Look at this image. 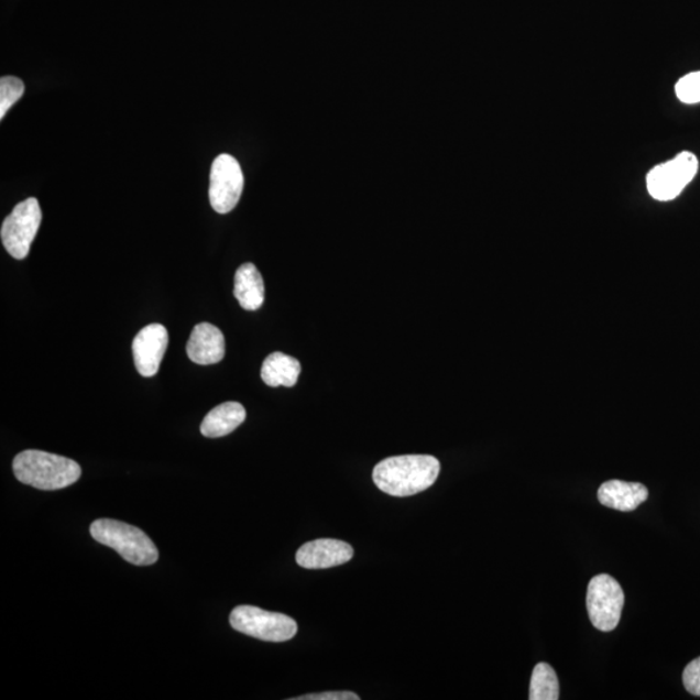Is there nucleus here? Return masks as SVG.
<instances>
[{"instance_id": "1", "label": "nucleus", "mask_w": 700, "mask_h": 700, "mask_svg": "<svg viewBox=\"0 0 700 700\" xmlns=\"http://www.w3.org/2000/svg\"><path fill=\"white\" fill-rule=\"evenodd\" d=\"M439 473V459L433 456H400L378 463L373 479L382 492L393 497H408L433 486Z\"/></svg>"}, {"instance_id": "2", "label": "nucleus", "mask_w": 700, "mask_h": 700, "mask_svg": "<svg viewBox=\"0 0 700 700\" xmlns=\"http://www.w3.org/2000/svg\"><path fill=\"white\" fill-rule=\"evenodd\" d=\"M13 473L20 483L36 490L58 491L77 483L83 470L70 458L47 451L25 450L14 457Z\"/></svg>"}, {"instance_id": "3", "label": "nucleus", "mask_w": 700, "mask_h": 700, "mask_svg": "<svg viewBox=\"0 0 700 700\" xmlns=\"http://www.w3.org/2000/svg\"><path fill=\"white\" fill-rule=\"evenodd\" d=\"M95 542L108 546L134 566H152L158 559V550L152 539L140 528L113 519H98L91 524Z\"/></svg>"}, {"instance_id": "4", "label": "nucleus", "mask_w": 700, "mask_h": 700, "mask_svg": "<svg viewBox=\"0 0 700 700\" xmlns=\"http://www.w3.org/2000/svg\"><path fill=\"white\" fill-rule=\"evenodd\" d=\"M233 630L266 642H286L296 636L294 619L254 606H238L230 615Z\"/></svg>"}, {"instance_id": "5", "label": "nucleus", "mask_w": 700, "mask_h": 700, "mask_svg": "<svg viewBox=\"0 0 700 700\" xmlns=\"http://www.w3.org/2000/svg\"><path fill=\"white\" fill-rule=\"evenodd\" d=\"M624 592L620 583L608 573L590 580L587 608L590 622L601 632L616 630L624 608Z\"/></svg>"}, {"instance_id": "6", "label": "nucleus", "mask_w": 700, "mask_h": 700, "mask_svg": "<svg viewBox=\"0 0 700 700\" xmlns=\"http://www.w3.org/2000/svg\"><path fill=\"white\" fill-rule=\"evenodd\" d=\"M41 222L42 210L35 198L21 201L6 218L2 230H0V238H2L6 251L13 259L24 260L28 258Z\"/></svg>"}, {"instance_id": "7", "label": "nucleus", "mask_w": 700, "mask_h": 700, "mask_svg": "<svg viewBox=\"0 0 700 700\" xmlns=\"http://www.w3.org/2000/svg\"><path fill=\"white\" fill-rule=\"evenodd\" d=\"M698 169L699 162L694 153L681 152L669 162L655 166L647 174L648 194L655 200H674L694 179Z\"/></svg>"}, {"instance_id": "8", "label": "nucleus", "mask_w": 700, "mask_h": 700, "mask_svg": "<svg viewBox=\"0 0 700 700\" xmlns=\"http://www.w3.org/2000/svg\"><path fill=\"white\" fill-rule=\"evenodd\" d=\"M244 188L242 167L236 157L223 153L210 171L209 200L217 214L226 215L238 206Z\"/></svg>"}, {"instance_id": "9", "label": "nucleus", "mask_w": 700, "mask_h": 700, "mask_svg": "<svg viewBox=\"0 0 700 700\" xmlns=\"http://www.w3.org/2000/svg\"><path fill=\"white\" fill-rule=\"evenodd\" d=\"M169 335L160 324H152L142 328L133 341L134 363L144 378L155 376L164 359Z\"/></svg>"}, {"instance_id": "10", "label": "nucleus", "mask_w": 700, "mask_h": 700, "mask_svg": "<svg viewBox=\"0 0 700 700\" xmlns=\"http://www.w3.org/2000/svg\"><path fill=\"white\" fill-rule=\"evenodd\" d=\"M354 556L352 546L340 539L320 538L297 550V565L306 570H325L348 564Z\"/></svg>"}, {"instance_id": "11", "label": "nucleus", "mask_w": 700, "mask_h": 700, "mask_svg": "<svg viewBox=\"0 0 700 700\" xmlns=\"http://www.w3.org/2000/svg\"><path fill=\"white\" fill-rule=\"evenodd\" d=\"M188 359L198 364H214L223 360L225 337L220 328L210 324L195 326L187 342Z\"/></svg>"}, {"instance_id": "12", "label": "nucleus", "mask_w": 700, "mask_h": 700, "mask_svg": "<svg viewBox=\"0 0 700 700\" xmlns=\"http://www.w3.org/2000/svg\"><path fill=\"white\" fill-rule=\"evenodd\" d=\"M648 497L647 488L639 483H626L622 480H610L598 490V501L603 506L619 510V512H633Z\"/></svg>"}, {"instance_id": "13", "label": "nucleus", "mask_w": 700, "mask_h": 700, "mask_svg": "<svg viewBox=\"0 0 700 700\" xmlns=\"http://www.w3.org/2000/svg\"><path fill=\"white\" fill-rule=\"evenodd\" d=\"M247 418L245 408L239 403H225L210 411L204 418L200 431L209 439L228 436L242 425Z\"/></svg>"}, {"instance_id": "14", "label": "nucleus", "mask_w": 700, "mask_h": 700, "mask_svg": "<svg viewBox=\"0 0 700 700\" xmlns=\"http://www.w3.org/2000/svg\"><path fill=\"white\" fill-rule=\"evenodd\" d=\"M233 295L245 310L261 308L265 302V284L256 266L244 264L238 269Z\"/></svg>"}, {"instance_id": "15", "label": "nucleus", "mask_w": 700, "mask_h": 700, "mask_svg": "<svg viewBox=\"0 0 700 700\" xmlns=\"http://www.w3.org/2000/svg\"><path fill=\"white\" fill-rule=\"evenodd\" d=\"M302 364L294 357L275 352L262 363L261 378L269 386H294Z\"/></svg>"}, {"instance_id": "16", "label": "nucleus", "mask_w": 700, "mask_h": 700, "mask_svg": "<svg viewBox=\"0 0 700 700\" xmlns=\"http://www.w3.org/2000/svg\"><path fill=\"white\" fill-rule=\"evenodd\" d=\"M531 700H558L559 681L556 670L548 663H538L532 674Z\"/></svg>"}, {"instance_id": "17", "label": "nucleus", "mask_w": 700, "mask_h": 700, "mask_svg": "<svg viewBox=\"0 0 700 700\" xmlns=\"http://www.w3.org/2000/svg\"><path fill=\"white\" fill-rule=\"evenodd\" d=\"M24 83L18 77H2L0 79V119L23 97Z\"/></svg>"}, {"instance_id": "18", "label": "nucleus", "mask_w": 700, "mask_h": 700, "mask_svg": "<svg viewBox=\"0 0 700 700\" xmlns=\"http://www.w3.org/2000/svg\"><path fill=\"white\" fill-rule=\"evenodd\" d=\"M676 95L685 105L700 103V72L682 77L676 85Z\"/></svg>"}, {"instance_id": "19", "label": "nucleus", "mask_w": 700, "mask_h": 700, "mask_svg": "<svg viewBox=\"0 0 700 700\" xmlns=\"http://www.w3.org/2000/svg\"><path fill=\"white\" fill-rule=\"evenodd\" d=\"M682 681L690 694L700 697V656L685 668Z\"/></svg>"}, {"instance_id": "20", "label": "nucleus", "mask_w": 700, "mask_h": 700, "mask_svg": "<svg viewBox=\"0 0 700 700\" xmlns=\"http://www.w3.org/2000/svg\"><path fill=\"white\" fill-rule=\"evenodd\" d=\"M360 697L350 691H326L319 692V694H309L298 698H292V700H359Z\"/></svg>"}]
</instances>
